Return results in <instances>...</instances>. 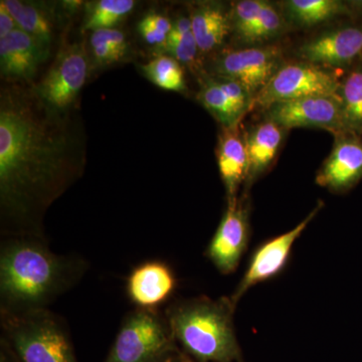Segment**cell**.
I'll return each instance as SVG.
<instances>
[{
    "instance_id": "17",
    "label": "cell",
    "mask_w": 362,
    "mask_h": 362,
    "mask_svg": "<svg viewBox=\"0 0 362 362\" xmlns=\"http://www.w3.org/2000/svg\"><path fill=\"white\" fill-rule=\"evenodd\" d=\"M282 13L286 23L306 28L322 25L340 18L362 13V2L341 0H288L283 2Z\"/></svg>"
},
{
    "instance_id": "25",
    "label": "cell",
    "mask_w": 362,
    "mask_h": 362,
    "mask_svg": "<svg viewBox=\"0 0 362 362\" xmlns=\"http://www.w3.org/2000/svg\"><path fill=\"white\" fill-rule=\"evenodd\" d=\"M286 25L287 23L282 11H279L277 7L270 2L265 1L258 21L247 35L245 44L252 45V47H254L257 44L275 39L284 30Z\"/></svg>"
},
{
    "instance_id": "30",
    "label": "cell",
    "mask_w": 362,
    "mask_h": 362,
    "mask_svg": "<svg viewBox=\"0 0 362 362\" xmlns=\"http://www.w3.org/2000/svg\"><path fill=\"white\" fill-rule=\"evenodd\" d=\"M16 21L9 13L4 2H0V39H4L9 33L18 30Z\"/></svg>"
},
{
    "instance_id": "9",
    "label": "cell",
    "mask_w": 362,
    "mask_h": 362,
    "mask_svg": "<svg viewBox=\"0 0 362 362\" xmlns=\"http://www.w3.org/2000/svg\"><path fill=\"white\" fill-rule=\"evenodd\" d=\"M265 120L286 130L318 128L332 134L346 132L339 97L314 96L274 104L264 111Z\"/></svg>"
},
{
    "instance_id": "6",
    "label": "cell",
    "mask_w": 362,
    "mask_h": 362,
    "mask_svg": "<svg viewBox=\"0 0 362 362\" xmlns=\"http://www.w3.org/2000/svg\"><path fill=\"white\" fill-rule=\"evenodd\" d=\"M341 78L337 71L307 62L284 64L255 98L252 108L314 96L339 97Z\"/></svg>"
},
{
    "instance_id": "32",
    "label": "cell",
    "mask_w": 362,
    "mask_h": 362,
    "mask_svg": "<svg viewBox=\"0 0 362 362\" xmlns=\"http://www.w3.org/2000/svg\"><path fill=\"white\" fill-rule=\"evenodd\" d=\"M0 362H20L13 349L1 338H0Z\"/></svg>"
},
{
    "instance_id": "7",
    "label": "cell",
    "mask_w": 362,
    "mask_h": 362,
    "mask_svg": "<svg viewBox=\"0 0 362 362\" xmlns=\"http://www.w3.org/2000/svg\"><path fill=\"white\" fill-rule=\"evenodd\" d=\"M284 64L280 47L254 45L218 54L213 70L216 77L239 83L255 100Z\"/></svg>"
},
{
    "instance_id": "24",
    "label": "cell",
    "mask_w": 362,
    "mask_h": 362,
    "mask_svg": "<svg viewBox=\"0 0 362 362\" xmlns=\"http://www.w3.org/2000/svg\"><path fill=\"white\" fill-rule=\"evenodd\" d=\"M135 7L133 0H100L88 13L84 25L86 30H106L128 16Z\"/></svg>"
},
{
    "instance_id": "20",
    "label": "cell",
    "mask_w": 362,
    "mask_h": 362,
    "mask_svg": "<svg viewBox=\"0 0 362 362\" xmlns=\"http://www.w3.org/2000/svg\"><path fill=\"white\" fill-rule=\"evenodd\" d=\"M339 98L345 130L362 135V59L341 78Z\"/></svg>"
},
{
    "instance_id": "4",
    "label": "cell",
    "mask_w": 362,
    "mask_h": 362,
    "mask_svg": "<svg viewBox=\"0 0 362 362\" xmlns=\"http://www.w3.org/2000/svg\"><path fill=\"white\" fill-rule=\"evenodd\" d=\"M1 339L20 362H78L63 319L49 309L0 311Z\"/></svg>"
},
{
    "instance_id": "8",
    "label": "cell",
    "mask_w": 362,
    "mask_h": 362,
    "mask_svg": "<svg viewBox=\"0 0 362 362\" xmlns=\"http://www.w3.org/2000/svg\"><path fill=\"white\" fill-rule=\"evenodd\" d=\"M89 75V59L82 45H69L59 52L51 69L33 88L49 108L66 112L77 99Z\"/></svg>"
},
{
    "instance_id": "33",
    "label": "cell",
    "mask_w": 362,
    "mask_h": 362,
    "mask_svg": "<svg viewBox=\"0 0 362 362\" xmlns=\"http://www.w3.org/2000/svg\"><path fill=\"white\" fill-rule=\"evenodd\" d=\"M168 362H194L192 361V358H189L187 356H185L182 351H180V354H176L175 356H173V358L169 359Z\"/></svg>"
},
{
    "instance_id": "13",
    "label": "cell",
    "mask_w": 362,
    "mask_h": 362,
    "mask_svg": "<svg viewBox=\"0 0 362 362\" xmlns=\"http://www.w3.org/2000/svg\"><path fill=\"white\" fill-rule=\"evenodd\" d=\"M334 136V145L317 173L316 183L343 194L362 180V135L341 132Z\"/></svg>"
},
{
    "instance_id": "2",
    "label": "cell",
    "mask_w": 362,
    "mask_h": 362,
    "mask_svg": "<svg viewBox=\"0 0 362 362\" xmlns=\"http://www.w3.org/2000/svg\"><path fill=\"white\" fill-rule=\"evenodd\" d=\"M89 263L51 251L42 238H4L0 245V311L47 309L77 286Z\"/></svg>"
},
{
    "instance_id": "3",
    "label": "cell",
    "mask_w": 362,
    "mask_h": 362,
    "mask_svg": "<svg viewBox=\"0 0 362 362\" xmlns=\"http://www.w3.org/2000/svg\"><path fill=\"white\" fill-rule=\"evenodd\" d=\"M235 307L230 298L180 300L168 307L170 329L183 354L197 362H239L240 349L233 328Z\"/></svg>"
},
{
    "instance_id": "23",
    "label": "cell",
    "mask_w": 362,
    "mask_h": 362,
    "mask_svg": "<svg viewBox=\"0 0 362 362\" xmlns=\"http://www.w3.org/2000/svg\"><path fill=\"white\" fill-rule=\"evenodd\" d=\"M142 71L157 87L175 92L185 90V70L180 62L168 54H159L142 66Z\"/></svg>"
},
{
    "instance_id": "15",
    "label": "cell",
    "mask_w": 362,
    "mask_h": 362,
    "mask_svg": "<svg viewBox=\"0 0 362 362\" xmlns=\"http://www.w3.org/2000/svg\"><path fill=\"white\" fill-rule=\"evenodd\" d=\"M49 45L18 28L0 39V71L2 78L30 82L49 54Z\"/></svg>"
},
{
    "instance_id": "28",
    "label": "cell",
    "mask_w": 362,
    "mask_h": 362,
    "mask_svg": "<svg viewBox=\"0 0 362 362\" xmlns=\"http://www.w3.org/2000/svg\"><path fill=\"white\" fill-rule=\"evenodd\" d=\"M90 45H101L119 51L127 52L125 35L116 28H106L93 32Z\"/></svg>"
},
{
    "instance_id": "10",
    "label": "cell",
    "mask_w": 362,
    "mask_h": 362,
    "mask_svg": "<svg viewBox=\"0 0 362 362\" xmlns=\"http://www.w3.org/2000/svg\"><path fill=\"white\" fill-rule=\"evenodd\" d=\"M323 206V202H319L315 209L296 228H293L290 232L267 240L261 246H259L258 249L252 254L249 266H247L242 280L235 288L232 296L230 297L233 306H237L240 298L244 296L245 293L249 291L252 287L276 277L284 270L290 256H291L292 247L294 246L295 242L302 235L309 223L314 220L316 214L321 211Z\"/></svg>"
},
{
    "instance_id": "1",
    "label": "cell",
    "mask_w": 362,
    "mask_h": 362,
    "mask_svg": "<svg viewBox=\"0 0 362 362\" xmlns=\"http://www.w3.org/2000/svg\"><path fill=\"white\" fill-rule=\"evenodd\" d=\"M66 112L35 92L6 88L0 95V230L4 238H45L49 207L84 169L77 134Z\"/></svg>"
},
{
    "instance_id": "26",
    "label": "cell",
    "mask_w": 362,
    "mask_h": 362,
    "mask_svg": "<svg viewBox=\"0 0 362 362\" xmlns=\"http://www.w3.org/2000/svg\"><path fill=\"white\" fill-rule=\"evenodd\" d=\"M160 47L165 54L180 62L181 65L192 68L194 71H199L201 68V52L192 32L185 35L169 33L168 40Z\"/></svg>"
},
{
    "instance_id": "12",
    "label": "cell",
    "mask_w": 362,
    "mask_h": 362,
    "mask_svg": "<svg viewBox=\"0 0 362 362\" xmlns=\"http://www.w3.org/2000/svg\"><path fill=\"white\" fill-rule=\"evenodd\" d=\"M302 61L324 68H351L362 59V25H346L326 30L298 49Z\"/></svg>"
},
{
    "instance_id": "21",
    "label": "cell",
    "mask_w": 362,
    "mask_h": 362,
    "mask_svg": "<svg viewBox=\"0 0 362 362\" xmlns=\"http://www.w3.org/2000/svg\"><path fill=\"white\" fill-rule=\"evenodd\" d=\"M20 30L47 45H51L52 21L49 13L39 4L18 0H2Z\"/></svg>"
},
{
    "instance_id": "11",
    "label": "cell",
    "mask_w": 362,
    "mask_h": 362,
    "mask_svg": "<svg viewBox=\"0 0 362 362\" xmlns=\"http://www.w3.org/2000/svg\"><path fill=\"white\" fill-rule=\"evenodd\" d=\"M250 238L249 207L239 199L228 202V207L206 256L223 275L237 270L246 252Z\"/></svg>"
},
{
    "instance_id": "16",
    "label": "cell",
    "mask_w": 362,
    "mask_h": 362,
    "mask_svg": "<svg viewBox=\"0 0 362 362\" xmlns=\"http://www.w3.org/2000/svg\"><path fill=\"white\" fill-rule=\"evenodd\" d=\"M216 158L228 202L235 201L240 185L247 181L249 168L246 143L240 134L239 127L223 128L216 147Z\"/></svg>"
},
{
    "instance_id": "5",
    "label": "cell",
    "mask_w": 362,
    "mask_h": 362,
    "mask_svg": "<svg viewBox=\"0 0 362 362\" xmlns=\"http://www.w3.org/2000/svg\"><path fill=\"white\" fill-rule=\"evenodd\" d=\"M180 351L165 314L136 308L123 319L104 362H168Z\"/></svg>"
},
{
    "instance_id": "29",
    "label": "cell",
    "mask_w": 362,
    "mask_h": 362,
    "mask_svg": "<svg viewBox=\"0 0 362 362\" xmlns=\"http://www.w3.org/2000/svg\"><path fill=\"white\" fill-rule=\"evenodd\" d=\"M138 30H139L143 39L150 45H156L161 47L168 40V35L157 30L146 16L140 21L139 25H138Z\"/></svg>"
},
{
    "instance_id": "31",
    "label": "cell",
    "mask_w": 362,
    "mask_h": 362,
    "mask_svg": "<svg viewBox=\"0 0 362 362\" xmlns=\"http://www.w3.org/2000/svg\"><path fill=\"white\" fill-rule=\"evenodd\" d=\"M146 18H148V20L151 21L152 25L156 26L157 30H160L161 33L168 35L169 33L171 32L173 23H171L168 18H165V16L152 13L147 14Z\"/></svg>"
},
{
    "instance_id": "14",
    "label": "cell",
    "mask_w": 362,
    "mask_h": 362,
    "mask_svg": "<svg viewBox=\"0 0 362 362\" xmlns=\"http://www.w3.org/2000/svg\"><path fill=\"white\" fill-rule=\"evenodd\" d=\"M177 287L175 271L165 262L150 259L136 266L126 280V295L136 308L159 310Z\"/></svg>"
},
{
    "instance_id": "18",
    "label": "cell",
    "mask_w": 362,
    "mask_h": 362,
    "mask_svg": "<svg viewBox=\"0 0 362 362\" xmlns=\"http://www.w3.org/2000/svg\"><path fill=\"white\" fill-rule=\"evenodd\" d=\"M286 132L287 130L278 124L265 120L245 135L249 161L247 181L252 182L271 168L282 146Z\"/></svg>"
},
{
    "instance_id": "19",
    "label": "cell",
    "mask_w": 362,
    "mask_h": 362,
    "mask_svg": "<svg viewBox=\"0 0 362 362\" xmlns=\"http://www.w3.org/2000/svg\"><path fill=\"white\" fill-rule=\"evenodd\" d=\"M189 18L201 54H209L218 49L232 30L230 14L221 4H197L192 9Z\"/></svg>"
},
{
    "instance_id": "22",
    "label": "cell",
    "mask_w": 362,
    "mask_h": 362,
    "mask_svg": "<svg viewBox=\"0 0 362 362\" xmlns=\"http://www.w3.org/2000/svg\"><path fill=\"white\" fill-rule=\"evenodd\" d=\"M197 98L202 106L218 120L223 128L232 129L239 127L244 115L233 106L230 97L214 76V78H206L202 82Z\"/></svg>"
},
{
    "instance_id": "27",
    "label": "cell",
    "mask_w": 362,
    "mask_h": 362,
    "mask_svg": "<svg viewBox=\"0 0 362 362\" xmlns=\"http://www.w3.org/2000/svg\"><path fill=\"white\" fill-rule=\"evenodd\" d=\"M264 4L263 0H242L233 4L230 11L232 30L242 42H245L256 25Z\"/></svg>"
}]
</instances>
